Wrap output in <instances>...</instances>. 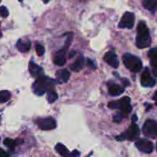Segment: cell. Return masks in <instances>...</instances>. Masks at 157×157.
<instances>
[{
	"mask_svg": "<svg viewBox=\"0 0 157 157\" xmlns=\"http://www.w3.org/2000/svg\"><path fill=\"white\" fill-rule=\"evenodd\" d=\"M110 109H119L120 113L114 117L115 122H121L123 118L128 117L129 113L132 110V106L130 105V98L124 97L119 101H110L108 104Z\"/></svg>",
	"mask_w": 157,
	"mask_h": 157,
	"instance_id": "cell-1",
	"label": "cell"
},
{
	"mask_svg": "<svg viewBox=\"0 0 157 157\" xmlns=\"http://www.w3.org/2000/svg\"><path fill=\"white\" fill-rule=\"evenodd\" d=\"M57 84H58V82L55 80L51 79L48 77L41 76L38 78V79L32 85V89L35 94L40 96L48 90H55L54 87Z\"/></svg>",
	"mask_w": 157,
	"mask_h": 157,
	"instance_id": "cell-2",
	"label": "cell"
},
{
	"mask_svg": "<svg viewBox=\"0 0 157 157\" xmlns=\"http://www.w3.org/2000/svg\"><path fill=\"white\" fill-rule=\"evenodd\" d=\"M151 44V38L150 32L144 21H140L137 26V36L136 38V44L139 48H145Z\"/></svg>",
	"mask_w": 157,
	"mask_h": 157,
	"instance_id": "cell-3",
	"label": "cell"
},
{
	"mask_svg": "<svg viewBox=\"0 0 157 157\" xmlns=\"http://www.w3.org/2000/svg\"><path fill=\"white\" fill-rule=\"evenodd\" d=\"M123 62L127 69H129L130 71L135 72V73L140 71L143 67L141 60L131 54L126 53L123 56Z\"/></svg>",
	"mask_w": 157,
	"mask_h": 157,
	"instance_id": "cell-4",
	"label": "cell"
},
{
	"mask_svg": "<svg viewBox=\"0 0 157 157\" xmlns=\"http://www.w3.org/2000/svg\"><path fill=\"white\" fill-rule=\"evenodd\" d=\"M140 134V131L138 127V126L136 124L133 123L128 130L124 133V134L121 135V136H117V140H128L130 141H134L136 140L139 139Z\"/></svg>",
	"mask_w": 157,
	"mask_h": 157,
	"instance_id": "cell-5",
	"label": "cell"
},
{
	"mask_svg": "<svg viewBox=\"0 0 157 157\" xmlns=\"http://www.w3.org/2000/svg\"><path fill=\"white\" fill-rule=\"evenodd\" d=\"M143 133L147 137H157V121L154 120H147L143 127Z\"/></svg>",
	"mask_w": 157,
	"mask_h": 157,
	"instance_id": "cell-6",
	"label": "cell"
},
{
	"mask_svg": "<svg viewBox=\"0 0 157 157\" xmlns=\"http://www.w3.org/2000/svg\"><path fill=\"white\" fill-rule=\"evenodd\" d=\"M71 43V40L67 38L65 41V44H64V48L62 49H61L60 51H58V52H56V54L54 56L53 61L56 65L58 66H63L66 63V58L65 55L67 52V49H68L69 46H70Z\"/></svg>",
	"mask_w": 157,
	"mask_h": 157,
	"instance_id": "cell-7",
	"label": "cell"
},
{
	"mask_svg": "<svg viewBox=\"0 0 157 157\" xmlns=\"http://www.w3.org/2000/svg\"><path fill=\"white\" fill-rule=\"evenodd\" d=\"M39 129L42 130H51L56 127V121L52 117L38 118L35 121Z\"/></svg>",
	"mask_w": 157,
	"mask_h": 157,
	"instance_id": "cell-8",
	"label": "cell"
},
{
	"mask_svg": "<svg viewBox=\"0 0 157 157\" xmlns=\"http://www.w3.org/2000/svg\"><path fill=\"white\" fill-rule=\"evenodd\" d=\"M135 15L133 12H127L123 15L119 23L120 29H131L134 25Z\"/></svg>",
	"mask_w": 157,
	"mask_h": 157,
	"instance_id": "cell-9",
	"label": "cell"
},
{
	"mask_svg": "<svg viewBox=\"0 0 157 157\" xmlns=\"http://www.w3.org/2000/svg\"><path fill=\"white\" fill-rule=\"evenodd\" d=\"M135 145L140 151L145 153H151L154 149L153 143L147 139L139 140L136 141Z\"/></svg>",
	"mask_w": 157,
	"mask_h": 157,
	"instance_id": "cell-10",
	"label": "cell"
},
{
	"mask_svg": "<svg viewBox=\"0 0 157 157\" xmlns=\"http://www.w3.org/2000/svg\"><path fill=\"white\" fill-rule=\"evenodd\" d=\"M141 84L144 87H153L156 84V80L152 77L151 74H150L149 68H146L144 71L143 72L142 75H141Z\"/></svg>",
	"mask_w": 157,
	"mask_h": 157,
	"instance_id": "cell-11",
	"label": "cell"
},
{
	"mask_svg": "<svg viewBox=\"0 0 157 157\" xmlns=\"http://www.w3.org/2000/svg\"><path fill=\"white\" fill-rule=\"evenodd\" d=\"M104 60L106 63L110 65L111 67L117 68L119 66V59H118V57L114 52H108L105 54V55L104 56Z\"/></svg>",
	"mask_w": 157,
	"mask_h": 157,
	"instance_id": "cell-12",
	"label": "cell"
},
{
	"mask_svg": "<svg viewBox=\"0 0 157 157\" xmlns=\"http://www.w3.org/2000/svg\"><path fill=\"white\" fill-rule=\"evenodd\" d=\"M31 45H32V44H31L30 40L25 38H21V39L18 40L16 44L17 49L19 52H23V53L29 52L31 49Z\"/></svg>",
	"mask_w": 157,
	"mask_h": 157,
	"instance_id": "cell-13",
	"label": "cell"
},
{
	"mask_svg": "<svg viewBox=\"0 0 157 157\" xmlns=\"http://www.w3.org/2000/svg\"><path fill=\"white\" fill-rule=\"evenodd\" d=\"M71 77V74L67 69H62L59 70L56 72L57 81L58 84H64L68 81L69 78Z\"/></svg>",
	"mask_w": 157,
	"mask_h": 157,
	"instance_id": "cell-14",
	"label": "cell"
},
{
	"mask_svg": "<svg viewBox=\"0 0 157 157\" xmlns=\"http://www.w3.org/2000/svg\"><path fill=\"white\" fill-rule=\"evenodd\" d=\"M29 72H30L31 75L32 77H35V78H39V77L42 76L43 75V69L41 68V67L36 64L35 63L29 62Z\"/></svg>",
	"mask_w": 157,
	"mask_h": 157,
	"instance_id": "cell-15",
	"label": "cell"
},
{
	"mask_svg": "<svg viewBox=\"0 0 157 157\" xmlns=\"http://www.w3.org/2000/svg\"><path fill=\"white\" fill-rule=\"evenodd\" d=\"M108 92L111 96H118V95L122 94L124 92V90L117 84L110 83L108 84Z\"/></svg>",
	"mask_w": 157,
	"mask_h": 157,
	"instance_id": "cell-16",
	"label": "cell"
},
{
	"mask_svg": "<svg viewBox=\"0 0 157 157\" xmlns=\"http://www.w3.org/2000/svg\"><path fill=\"white\" fill-rule=\"evenodd\" d=\"M84 64V58L83 57L82 55H80L78 58H77L76 61L74 63H72L70 65V68L73 71H80L81 69L83 68Z\"/></svg>",
	"mask_w": 157,
	"mask_h": 157,
	"instance_id": "cell-17",
	"label": "cell"
},
{
	"mask_svg": "<svg viewBox=\"0 0 157 157\" xmlns=\"http://www.w3.org/2000/svg\"><path fill=\"white\" fill-rule=\"evenodd\" d=\"M143 6L150 12L154 13L157 9V0H143Z\"/></svg>",
	"mask_w": 157,
	"mask_h": 157,
	"instance_id": "cell-18",
	"label": "cell"
},
{
	"mask_svg": "<svg viewBox=\"0 0 157 157\" xmlns=\"http://www.w3.org/2000/svg\"><path fill=\"white\" fill-rule=\"evenodd\" d=\"M55 151L58 153L59 155L61 156H64V157H67V156H71V153L69 152V150L64 147L63 144H58L55 147Z\"/></svg>",
	"mask_w": 157,
	"mask_h": 157,
	"instance_id": "cell-19",
	"label": "cell"
},
{
	"mask_svg": "<svg viewBox=\"0 0 157 157\" xmlns=\"http://www.w3.org/2000/svg\"><path fill=\"white\" fill-rule=\"evenodd\" d=\"M150 62L153 67H157V48L150 49L148 52Z\"/></svg>",
	"mask_w": 157,
	"mask_h": 157,
	"instance_id": "cell-20",
	"label": "cell"
},
{
	"mask_svg": "<svg viewBox=\"0 0 157 157\" xmlns=\"http://www.w3.org/2000/svg\"><path fill=\"white\" fill-rule=\"evenodd\" d=\"M10 98L11 94L9 91L5 90L0 91V103H1V104L7 102L8 101H9Z\"/></svg>",
	"mask_w": 157,
	"mask_h": 157,
	"instance_id": "cell-21",
	"label": "cell"
},
{
	"mask_svg": "<svg viewBox=\"0 0 157 157\" xmlns=\"http://www.w3.org/2000/svg\"><path fill=\"white\" fill-rule=\"evenodd\" d=\"M58 94H57V93L54 90H51L48 91L47 100L50 104H52V103L55 102V101L58 99Z\"/></svg>",
	"mask_w": 157,
	"mask_h": 157,
	"instance_id": "cell-22",
	"label": "cell"
},
{
	"mask_svg": "<svg viewBox=\"0 0 157 157\" xmlns=\"http://www.w3.org/2000/svg\"><path fill=\"white\" fill-rule=\"evenodd\" d=\"M3 144H4V145L6 146V147H7L8 148L10 149V150H14V148H15L17 145L16 141L12 139H10V138H6L4 140V142H3Z\"/></svg>",
	"mask_w": 157,
	"mask_h": 157,
	"instance_id": "cell-23",
	"label": "cell"
},
{
	"mask_svg": "<svg viewBox=\"0 0 157 157\" xmlns=\"http://www.w3.org/2000/svg\"><path fill=\"white\" fill-rule=\"evenodd\" d=\"M9 14V10H8V9L6 6H1V7H0V15H1L2 18H6V17H8Z\"/></svg>",
	"mask_w": 157,
	"mask_h": 157,
	"instance_id": "cell-24",
	"label": "cell"
},
{
	"mask_svg": "<svg viewBox=\"0 0 157 157\" xmlns=\"http://www.w3.org/2000/svg\"><path fill=\"white\" fill-rule=\"evenodd\" d=\"M44 52H45V49H44V46H42L41 44H37L36 45V52L38 54V55L41 56V55H44Z\"/></svg>",
	"mask_w": 157,
	"mask_h": 157,
	"instance_id": "cell-25",
	"label": "cell"
},
{
	"mask_svg": "<svg viewBox=\"0 0 157 157\" xmlns=\"http://www.w3.org/2000/svg\"><path fill=\"white\" fill-rule=\"evenodd\" d=\"M87 64H88L89 67H92V68H93V69L96 68V66H95V64H94V62L90 59L87 60Z\"/></svg>",
	"mask_w": 157,
	"mask_h": 157,
	"instance_id": "cell-26",
	"label": "cell"
},
{
	"mask_svg": "<svg viewBox=\"0 0 157 157\" xmlns=\"http://www.w3.org/2000/svg\"><path fill=\"white\" fill-rule=\"evenodd\" d=\"M7 156H9V154H8L6 151H4L2 149L0 148V157H7Z\"/></svg>",
	"mask_w": 157,
	"mask_h": 157,
	"instance_id": "cell-27",
	"label": "cell"
},
{
	"mask_svg": "<svg viewBox=\"0 0 157 157\" xmlns=\"http://www.w3.org/2000/svg\"><path fill=\"white\" fill-rule=\"evenodd\" d=\"M154 68L153 69V75H154L155 77H157V67H153Z\"/></svg>",
	"mask_w": 157,
	"mask_h": 157,
	"instance_id": "cell-28",
	"label": "cell"
},
{
	"mask_svg": "<svg viewBox=\"0 0 157 157\" xmlns=\"http://www.w3.org/2000/svg\"><path fill=\"white\" fill-rule=\"evenodd\" d=\"M79 155H80V153H78L77 150H75L73 153H71V156H79Z\"/></svg>",
	"mask_w": 157,
	"mask_h": 157,
	"instance_id": "cell-29",
	"label": "cell"
},
{
	"mask_svg": "<svg viewBox=\"0 0 157 157\" xmlns=\"http://www.w3.org/2000/svg\"><path fill=\"white\" fill-rule=\"evenodd\" d=\"M153 100H154L155 101H156V104H157V90L156 92H155V94H154V96H153Z\"/></svg>",
	"mask_w": 157,
	"mask_h": 157,
	"instance_id": "cell-30",
	"label": "cell"
},
{
	"mask_svg": "<svg viewBox=\"0 0 157 157\" xmlns=\"http://www.w3.org/2000/svg\"><path fill=\"white\" fill-rule=\"evenodd\" d=\"M136 120H137V117H136V115H134V116L133 117V121H136Z\"/></svg>",
	"mask_w": 157,
	"mask_h": 157,
	"instance_id": "cell-31",
	"label": "cell"
},
{
	"mask_svg": "<svg viewBox=\"0 0 157 157\" xmlns=\"http://www.w3.org/2000/svg\"><path fill=\"white\" fill-rule=\"evenodd\" d=\"M42 1L44 2V3H48L49 1H50V0H42Z\"/></svg>",
	"mask_w": 157,
	"mask_h": 157,
	"instance_id": "cell-32",
	"label": "cell"
},
{
	"mask_svg": "<svg viewBox=\"0 0 157 157\" xmlns=\"http://www.w3.org/2000/svg\"><path fill=\"white\" fill-rule=\"evenodd\" d=\"M2 34L1 30H0V38H2Z\"/></svg>",
	"mask_w": 157,
	"mask_h": 157,
	"instance_id": "cell-33",
	"label": "cell"
},
{
	"mask_svg": "<svg viewBox=\"0 0 157 157\" xmlns=\"http://www.w3.org/2000/svg\"><path fill=\"white\" fill-rule=\"evenodd\" d=\"M156 150H157V143H156Z\"/></svg>",
	"mask_w": 157,
	"mask_h": 157,
	"instance_id": "cell-34",
	"label": "cell"
},
{
	"mask_svg": "<svg viewBox=\"0 0 157 157\" xmlns=\"http://www.w3.org/2000/svg\"><path fill=\"white\" fill-rule=\"evenodd\" d=\"M0 2H1V0H0Z\"/></svg>",
	"mask_w": 157,
	"mask_h": 157,
	"instance_id": "cell-35",
	"label": "cell"
},
{
	"mask_svg": "<svg viewBox=\"0 0 157 157\" xmlns=\"http://www.w3.org/2000/svg\"><path fill=\"white\" fill-rule=\"evenodd\" d=\"M0 139H1V137H0Z\"/></svg>",
	"mask_w": 157,
	"mask_h": 157,
	"instance_id": "cell-36",
	"label": "cell"
}]
</instances>
